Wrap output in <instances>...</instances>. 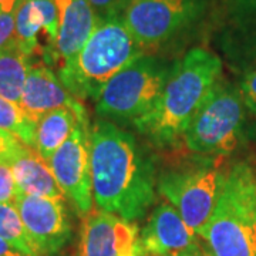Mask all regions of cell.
Wrapping results in <instances>:
<instances>
[{"label": "cell", "mask_w": 256, "mask_h": 256, "mask_svg": "<svg viewBox=\"0 0 256 256\" xmlns=\"http://www.w3.org/2000/svg\"><path fill=\"white\" fill-rule=\"evenodd\" d=\"M14 205L38 256L57 254L72 238L64 200L18 195Z\"/></svg>", "instance_id": "10"}, {"label": "cell", "mask_w": 256, "mask_h": 256, "mask_svg": "<svg viewBox=\"0 0 256 256\" xmlns=\"http://www.w3.org/2000/svg\"><path fill=\"white\" fill-rule=\"evenodd\" d=\"M161 256H201V254H200V250H190V252L175 254V255H161Z\"/></svg>", "instance_id": "29"}, {"label": "cell", "mask_w": 256, "mask_h": 256, "mask_svg": "<svg viewBox=\"0 0 256 256\" xmlns=\"http://www.w3.org/2000/svg\"><path fill=\"white\" fill-rule=\"evenodd\" d=\"M37 122L23 108L12 101L0 97V130L20 140L24 146L34 148Z\"/></svg>", "instance_id": "19"}, {"label": "cell", "mask_w": 256, "mask_h": 256, "mask_svg": "<svg viewBox=\"0 0 256 256\" xmlns=\"http://www.w3.org/2000/svg\"><path fill=\"white\" fill-rule=\"evenodd\" d=\"M0 238L24 256H38L14 204H0Z\"/></svg>", "instance_id": "20"}, {"label": "cell", "mask_w": 256, "mask_h": 256, "mask_svg": "<svg viewBox=\"0 0 256 256\" xmlns=\"http://www.w3.org/2000/svg\"><path fill=\"white\" fill-rule=\"evenodd\" d=\"M18 47L14 33V13L0 14V52Z\"/></svg>", "instance_id": "24"}, {"label": "cell", "mask_w": 256, "mask_h": 256, "mask_svg": "<svg viewBox=\"0 0 256 256\" xmlns=\"http://www.w3.org/2000/svg\"><path fill=\"white\" fill-rule=\"evenodd\" d=\"M222 62L205 48L195 47L170 70L162 92L136 127L156 144H171L184 136L210 90L220 82Z\"/></svg>", "instance_id": "2"}, {"label": "cell", "mask_w": 256, "mask_h": 256, "mask_svg": "<svg viewBox=\"0 0 256 256\" xmlns=\"http://www.w3.org/2000/svg\"><path fill=\"white\" fill-rule=\"evenodd\" d=\"M137 226L104 210L87 214L80 234L78 256H140Z\"/></svg>", "instance_id": "11"}, {"label": "cell", "mask_w": 256, "mask_h": 256, "mask_svg": "<svg viewBox=\"0 0 256 256\" xmlns=\"http://www.w3.org/2000/svg\"><path fill=\"white\" fill-rule=\"evenodd\" d=\"M144 56L122 16L101 20L72 63L58 72L63 86L77 100L97 98L101 88L127 66Z\"/></svg>", "instance_id": "4"}, {"label": "cell", "mask_w": 256, "mask_h": 256, "mask_svg": "<svg viewBox=\"0 0 256 256\" xmlns=\"http://www.w3.org/2000/svg\"><path fill=\"white\" fill-rule=\"evenodd\" d=\"M90 161L98 210L130 222L144 216L156 200V175L136 138L110 121H96L90 128Z\"/></svg>", "instance_id": "1"}, {"label": "cell", "mask_w": 256, "mask_h": 256, "mask_svg": "<svg viewBox=\"0 0 256 256\" xmlns=\"http://www.w3.org/2000/svg\"><path fill=\"white\" fill-rule=\"evenodd\" d=\"M86 120H88V117H80L70 108H57L44 114L37 121L34 142L37 154L48 161L72 136L77 122Z\"/></svg>", "instance_id": "16"}, {"label": "cell", "mask_w": 256, "mask_h": 256, "mask_svg": "<svg viewBox=\"0 0 256 256\" xmlns=\"http://www.w3.org/2000/svg\"><path fill=\"white\" fill-rule=\"evenodd\" d=\"M195 235L172 205L162 204L151 214L140 244L142 252L150 256L175 255L198 250Z\"/></svg>", "instance_id": "14"}, {"label": "cell", "mask_w": 256, "mask_h": 256, "mask_svg": "<svg viewBox=\"0 0 256 256\" xmlns=\"http://www.w3.org/2000/svg\"><path fill=\"white\" fill-rule=\"evenodd\" d=\"M32 58L18 47H12L0 52V97L20 102L23 87L26 82Z\"/></svg>", "instance_id": "18"}, {"label": "cell", "mask_w": 256, "mask_h": 256, "mask_svg": "<svg viewBox=\"0 0 256 256\" xmlns=\"http://www.w3.org/2000/svg\"><path fill=\"white\" fill-rule=\"evenodd\" d=\"M212 256H256V168L234 165L206 225L198 232Z\"/></svg>", "instance_id": "3"}, {"label": "cell", "mask_w": 256, "mask_h": 256, "mask_svg": "<svg viewBox=\"0 0 256 256\" xmlns=\"http://www.w3.org/2000/svg\"><path fill=\"white\" fill-rule=\"evenodd\" d=\"M14 175L18 195L46 196L64 200L66 195L58 186L48 162L32 146H26L10 164Z\"/></svg>", "instance_id": "15"}, {"label": "cell", "mask_w": 256, "mask_h": 256, "mask_svg": "<svg viewBox=\"0 0 256 256\" xmlns=\"http://www.w3.org/2000/svg\"><path fill=\"white\" fill-rule=\"evenodd\" d=\"M0 256H24L22 252H18L14 246H12L8 240L0 238Z\"/></svg>", "instance_id": "27"}, {"label": "cell", "mask_w": 256, "mask_h": 256, "mask_svg": "<svg viewBox=\"0 0 256 256\" xmlns=\"http://www.w3.org/2000/svg\"><path fill=\"white\" fill-rule=\"evenodd\" d=\"M230 10L236 18L244 20L256 18V0H229Z\"/></svg>", "instance_id": "26"}, {"label": "cell", "mask_w": 256, "mask_h": 256, "mask_svg": "<svg viewBox=\"0 0 256 256\" xmlns=\"http://www.w3.org/2000/svg\"><path fill=\"white\" fill-rule=\"evenodd\" d=\"M18 191L9 164H0V204H14Z\"/></svg>", "instance_id": "22"}, {"label": "cell", "mask_w": 256, "mask_h": 256, "mask_svg": "<svg viewBox=\"0 0 256 256\" xmlns=\"http://www.w3.org/2000/svg\"><path fill=\"white\" fill-rule=\"evenodd\" d=\"M208 0H131L122 20L140 46L158 47L192 26Z\"/></svg>", "instance_id": "7"}, {"label": "cell", "mask_w": 256, "mask_h": 256, "mask_svg": "<svg viewBox=\"0 0 256 256\" xmlns=\"http://www.w3.org/2000/svg\"><path fill=\"white\" fill-rule=\"evenodd\" d=\"M242 97L230 84L218 82L204 98L184 132L192 152L226 156L238 146L244 124Z\"/></svg>", "instance_id": "6"}, {"label": "cell", "mask_w": 256, "mask_h": 256, "mask_svg": "<svg viewBox=\"0 0 256 256\" xmlns=\"http://www.w3.org/2000/svg\"><path fill=\"white\" fill-rule=\"evenodd\" d=\"M204 256H212V255H204Z\"/></svg>", "instance_id": "30"}, {"label": "cell", "mask_w": 256, "mask_h": 256, "mask_svg": "<svg viewBox=\"0 0 256 256\" xmlns=\"http://www.w3.org/2000/svg\"><path fill=\"white\" fill-rule=\"evenodd\" d=\"M18 106L36 122L57 108H70L77 116L87 117L82 101L64 87L58 76L44 62H33L30 66Z\"/></svg>", "instance_id": "12"}, {"label": "cell", "mask_w": 256, "mask_h": 256, "mask_svg": "<svg viewBox=\"0 0 256 256\" xmlns=\"http://www.w3.org/2000/svg\"><path fill=\"white\" fill-rule=\"evenodd\" d=\"M240 97L248 108L256 114V70L246 74L240 82Z\"/></svg>", "instance_id": "25"}, {"label": "cell", "mask_w": 256, "mask_h": 256, "mask_svg": "<svg viewBox=\"0 0 256 256\" xmlns=\"http://www.w3.org/2000/svg\"><path fill=\"white\" fill-rule=\"evenodd\" d=\"M63 194L82 215L92 210L90 126L88 120L78 121L72 136L47 161Z\"/></svg>", "instance_id": "9"}, {"label": "cell", "mask_w": 256, "mask_h": 256, "mask_svg": "<svg viewBox=\"0 0 256 256\" xmlns=\"http://www.w3.org/2000/svg\"><path fill=\"white\" fill-rule=\"evenodd\" d=\"M60 24L53 50V63L58 72L66 68L82 52L101 20L87 0H54Z\"/></svg>", "instance_id": "13"}, {"label": "cell", "mask_w": 256, "mask_h": 256, "mask_svg": "<svg viewBox=\"0 0 256 256\" xmlns=\"http://www.w3.org/2000/svg\"><path fill=\"white\" fill-rule=\"evenodd\" d=\"M14 33L18 48L30 57L42 56L46 50L40 42V34L44 33V22L42 12L33 0H23L14 10Z\"/></svg>", "instance_id": "17"}, {"label": "cell", "mask_w": 256, "mask_h": 256, "mask_svg": "<svg viewBox=\"0 0 256 256\" xmlns=\"http://www.w3.org/2000/svg\"><path fill=\"white\" fill-rule=\"evenodd\" d=\"M224 175L214 164L182 172H170L161 176L158 190L198 235L216 205Z\"/></svg>", "instance_id": "8"}, {"label": "cell", "mask_w": 256, "mask_h": 256, "mask_svg": "<svg viewBox=\"0 0 256 256\" xmlns=\"http://www.w3.org/2000/svg\"><path fill=\"white\" fill-rule=\"evenodd\" d=\"M100 20L122 16L131 0H87Z\"/></svg>", "instance_id": "23"}, {"label": "cell", "mask_w": 256, "mask_h": 256, "mask_svg": "<svg viewBox=\"0 0 256 256\" xmlns=\"http://www.w3.org/2000/svg\"><path fill=\"white\" fill-rule=\"evenodd\" d=\"M168 74L158 58L141 56L101 88L96 111L106 118L137 121L154 108Z\"/></svg>", "instance_id": "5"}, {"label": "cell", "mask_w": 256, "mask_h": 256, "mask_svg": "<svg viewBox=\"0 0 256 256\" xmlns=\"http://www.w3.org/2000/svg\"><path fill=\"white\" fill-rule=\"evenodd\" d=\"M23 0H0V14L4 13H14L18 6Z\"/></svg>", "instance_id": "28"}, {"label": "cell", "mask_w": 256, "mask_h": 256, "mask_svg": "<svg viewBox=\"0 0 256 256\" xmlns=\"http://www.w3.org/2000/svg\"><path fill=\"white\" fill-rule=\"evenodd\" d=\"M26 146L14 136L0 130V164H12Z\"/></svg>", "instance_id": "21"}]
</instances>
